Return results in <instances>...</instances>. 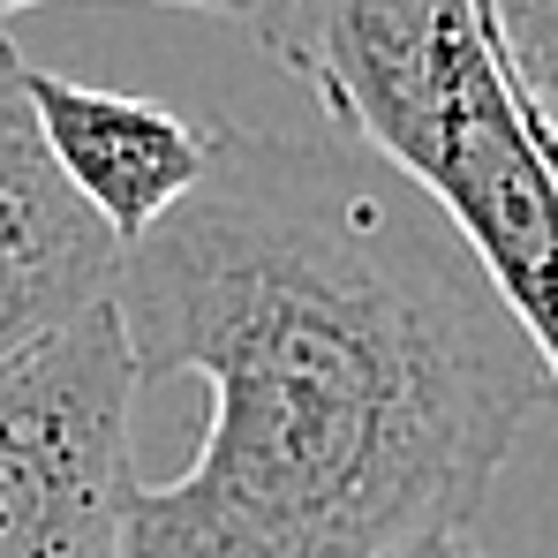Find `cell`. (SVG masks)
I'll return each instance as SVG.
<instances>
[{"mask_svg":"<svg viewBox=\"0 0 558 558\" xmlns=\"http://www.w3.org/2000/svg\"><path fill=\"white\" fill-rule=\"evenodd\" d=\"M167 8H204V15H234V23L257 15V0H167Z\"/></svg>","mask_w":558,"mask_h":558,"instance_id":"7","label":"cell"},{"mask_svg":"<svg viewBox=\"0 0 558 558\" xmlns=\"http://www.w3.org/2000/svg\"><path fill=\"white\" fill-rule=\"evenodd\" d=\"M23 98H31V121H38L53 174L92 204V219L113 242H136L204 174L211 129L189 121L167 98L76 84L61 69H31V61H23Z\"/></svg>","mask_w":558,"mask_h":558,"instance_id":"4","label":"cell"},{"mask_svg":"<svg viewBox=\"0 0 558 558\" xmlns=\"http://www.w3.org/2000/svg\"><path fill=\"white\" fill-rule=\"evenodd\" d=\"M521 106L558 136V0H475Z\"/></svg>","mask_w":558,"mask_h":558,"instance_id":"5","label":"cell"},{"mask_svg":"<svg viewBox=\"0 0 558 558\" xmlns=\"http://www.w3.org/2000/svg\"><path fill=\"white\" fill-rule=\"evenodd\" d=\"M15 8H38V0H0V15H15Z\"/></svg>","mask_w":558,"mask_h":558,"instance_id":"9","label":"cell"},{"mask_svg":"<svg viewBox=\"0 0 558 558\" xmlns=\"http://www.w3.org/2000/svg\"><path fill=\"white\" fill-rule=\"evenodd\" d=\"M106 302L136 377L211 392L196 461L136 475L113 558H377L468 529L551 385L430 196L340 129L211 121Z\"/></svg>","mask_w":558,"mask_h":558,"instance_id":"1","label":"cell"},{"mask_svg":"<svg viewBox=\"0 0 558 558\" xmlns=\"http://www.w3.org/2000/svg\"><path fill=\"white\" fill-rule=\"evenodd\" d=\"M136 363L92 294L0 363V558H113L136 490Z\"/></svg>","mask_w":558,"mask_h":558,"instance_id":"3","label":"cell"},{"mask_svg":"<svg viewBox=\"0 0 558 558\" xmlns=\"http://www.w3.org/2000/svg\"><path fill=\"white\" fill-rule=\"evenodd\" d=\"M257 46L430 196L558 392V182L475 0H257Z\"/></svg>","mask_w":558,"mask_h":558,"instance_id":"2","label":"cell"},{"mask_svg":"<svg viewBox=\"0 0 558 558\" xmlns=\"http://www.w3.org/2000/svg\"><path fill=\"white\" fill-rule=\"evenodd\" d=\"M521 113H529V106H521ZM529 129H536V151H544V167H551V182H558V136L536 121V113H529Z\"/></svg>","mask_w":558,"mask_h":558,"instance_id":"8","label":"cell"},{"mask_svg":"<svg viewBox=\"0 0 558 558\" xmlns=\"http://www.w3.org/2000/svg\"><path fill=\"white\" fill-rule=\"evenodd\" d=\"M377 558H490L468 529H430V536H408V544H392V551Z\"/></svg>","mask_w":558,"mask_h":558,"instance_id":"6","label":"cell"}]
</instances>
